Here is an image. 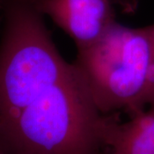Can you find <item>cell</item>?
I'll return each mask as SVG.
<instances>
[{"mask_svg":"<svg viewBox=\"0 0 154 154\" xmlns=\"http://www.w3.org/2000/svg\"><path fill=\"white\" fill-rule=\"evenodd\" d=\"M115 122L98 109L72 64L66 76L0 128V149L5 154H99Z\"/></svg>","mask_w":154,"mask_h":154,"instance_id":"6da1fadb","label":"cell"},{"mask_svg":"<svg viewBox=\"0 0 154 154\" xmlns=\"http://www.w3.org/2000/svg\"><path fill=\"white\" fill-rule=\"evenodd\" d=\"M0 45V128L66 76L72 64L62 57L31 0H6Z\"/></svg>","mask_w":154,"mask_h":154,"instance_id":"7a4b0ae2","label":"cell"},{"mask_svg":"<svg viewBox=\"0 0 154 154\" xmlns=\"http://www.w3.org/2000/svg\"><path fill=\"white\" fill-rule=\"evenodd\" d=\"M154 46L147 27L115 22L93 45L78 51L73 65L103 114L145 110L146 88Z\"/></svg>","mask_w":154,"mask_h":154,"instance_id":"3957f363","label":"cell"},{"mask_svg":"<svg viewBox=\"0 0 154 154\" xmlns=\"http://www.w3.org/2000/svg\"><path fill=\"white\" fill-rule=\"evenodd\" d=\"M38 11L82 50L95 43L116 22L112 0H37Z\"/></svg>","mask_w":154,"mask_h":154,"instance_id":"277c9868","label":"cell"},{"mask_svg":"<svg viewBox=\"0 0 154 154\" xmlns=\"http://www.w3.org/2000/svg\"><path fill=\"white\" fill-rule=\"evenodd\" d=\"M107 146L110 154H154V105L132 116L125 123L116 121L108 135Z\"/></svg>","mask_w":154,"mask_h":154,"instance_id":"5b68a950","label":"cell"},{"mask_svg":"<svg viewBox=\"0 0 154 154\" xmlns=\"http://www.w3.org/2000/svg\"><path fill=\"white\" fill-rule=\"evenodd\" d=\"M127 11H132L136 7L137 0H116Z\"/></svg>","mask_w":154,"mask_h":154,"instance_id":"8992f818","label":"cell"},{"mask_svg":"<svg viewBox=\"0 0 154 154\" xmlns=\"http://www.w3.org/2000/svg\"><path fill=\"white\" fill-rule=\"evenodd\" d=\"M147 29H148L149 34H150V37L152 38V44H153L154 46V25L147 27Z\"/></svg>","mask_w":154,"mask_h":154,"instance_id":"52a82bcc","label":"cell"},{"mask_svg":"<svg viewBox=\"0 0 154 154\" xmlns=\"http://www.w3.org/2000/svg\"><path fill=\"white\" fill-rule=\"evenodd\" d=\"M0 154H5V152H3V151L0 149Z\"/></svg>","mask_w":154,"mask_h":154,"instance_id":"ba28073f","label":"cell"},{"mask_svg":"<svg viewBox=\"0 0 154 154\" xmlns=\"http://www.w3.org/2000/svg\"><path fill=\"white\" fill-rule=\"evenodd\" d=\"M32 2H35V1H37V0H31Z\"/></svg>","mask_w":154,"mask_h":154,"instance_id":"9c48e42d","label":"cell"},{"mask_svg":"<svg viewBox=\"0 0 154 154\" xmlns=\"http://www.w3.org/2000/svg\"><path fill=\"white\" fill-rule=\"evenodd\" d=\"M0 2H1V0H0Z\"/></svg>","mask_w":154,"mask_h":154,"instance_id":"30bf717a","label":"cell"}]
</instances>
